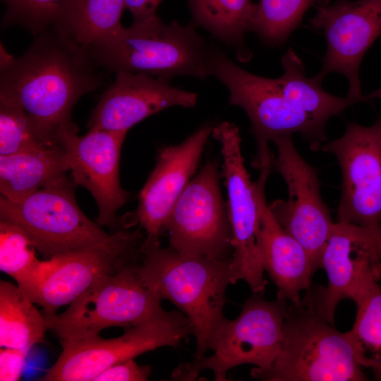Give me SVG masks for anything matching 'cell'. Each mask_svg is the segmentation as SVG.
<instances>
[{
	"label": "cell",
	"instance_id": "1",
	"mask_svg": "<svg viewBox=\"0 0 381 381\" xmlns=\"http://www.w3.org/2000/svg\"><path fill=\"white\" fill-rule=\"evenodd\" d=\"M0 101L21 108L47 145L73 123L78 100L102 83L103 74L86 48L65 30L52 27L36 35L19 57L1 44Z\"/></svg>",
	"mask_w": 381,
	"mask_h": 381
},
{
	"label": "cell",
	"instance_id": "2",
	"mask_svg": "<svg viewBox=\"0 0 381 381\" xmlns=\"http://www.w3.org/2000/svg\"><path fill=\"white\" fill-rule=\"evenodd\" d=\"M139 272L162 300H169L189 320L195 337V358L212 350L226 321L224 307L231 283V259L217 260L179 253L146 240L141 247Z\"/></svg>",
	"mask_w": 381,
	"mask_h": 381
},
{
	"label": "cell",
	"instance_id": "3",
	"mask_svg": "<svg viewBox=\"0 0 381 381\" xmlns=\"http://www.w3.org/2000/svg\"><path fill=\"white\" fill-rule=\"evenodd\" d=\"M95 65L109 72L145 73L170 80L179 75L205 79L208 50L193 24L164 23L157 14L121 27L86 48Z\"/></svg>",
	"mask_w": 381,
	"mask_h": 381
},
{
	"label": "cell",
	"instance_id": "4",
	"mask_svg": "<svg viewBox=\"0 0 381 381\" xmlns=\"http://www.w3.org/2000/svg\"><path fill=\"white\" fill-rule=\"evenodd\" d=\"M255 378L267 381H364L346 332L320 318L301 301L289 303L278 356L268 371Z\"/></svg>",
	"mask_w": 381,
	"mask_h": 381
},
{
	"label": "cell",
	"instance_id": "5",
	"mask_svg": "<svg viewBox=\"0 0 381 381\" xmlns=\"http://www.w3.org/2000/svg\"><path fill=\"white\" fill-rule=\"evenodd\" d=\"M208 74L214 75L228 89L229 104L242 108L251 123L257 143L254 162L258 168L271 163L268 143L293 133H300L318 150L327 140L325 123L291 105L283 96L277 79L253 74L235 64L223 52L209 48Z\"/></svg>",
	"mask_w": 381,
	"mask_h": 381
},
{
	"label": "cell",
	"instance_id": "6",
	"mask_svg": "<svg viewBox=\"0 0 381 381\" xmlns=\"http://www.w3.org/2000/svg\"><path fill=\"white\" fill-rule=\"evenodd\" d=\"M140 262L100 278L61 313H43L47 330L60 342L85 340L106 328L135 325L162 311V298L140 274Z\"/></svg>",
	"mask_w": 381,
	"mask_h": 381
},
{
	"label": "cell",
	"instance_id": "7",
	"mask_svg": "<svg viewBox=\"0 0 381 381\" xmlns=\"http://www.w3.org/2000/svg\"><path fill=\"white\" fill-rule=\"evenodd\" d=\"M288 301L266 300L264 292L253 293L241 306L238 316L226 320L210 356L194 358L172 372L175 380H195L200 372L211 370L216 381L226 380L229 370L252 364L251 376L271 369L283 341V326Z\"/></svg>",
	"mask_w": 381,
	"mask_h": 381
},
{
	"label": "cell",
	"instance_id": "8",
	"mask_svg": "<svg viewBox=\"0 0 381 381\" xmlns=\"http://www.w3.org/2000/svg\"><path fill=\"white\" fill-rule=\"evenodd\" d=\"M114 231L101 243L41 260L28 282L19 287L44 313L69 305L100 278L140 261L145 241L140 229Z\"/></svg>",
	"mask_w": 381,
	"mask_h": 381
},
{
	"label": "cell",
	"instance_id": "9",
	"mask_svg": "<svg viewBox=\"0 0 381 381\" xmlns=\"http://www.w3.org/2000/svg\"><path fill=\"white\" fill-rule=\"evenodd\" d=\"M73 179L65 176L19 202L0 197V220L17 225L45 259L107 240L111 234L78 206Z\"/></svg>",
	"mask_w": 381,
	"mask_h": 381
},
{
	"label": "cell",
	"instance_id": "10",
	"mask_svg": "<svg viewBox=\"0 0 381 381\" xmlns=\"http://www.w3.org/2000/svg\"><path fill=\"white\" fill-rule=\"evenodd\" d=\"M123 329V334L116 338L98 336L61 341L62 351L58 359L40 380L92 381L114 364L160 347H177L184 338L193 334L189 320L177 310H163Z\"/></svg>",
	"mask_w": 381,
	"mask_h": 381
},
{
	"label": "cell",
	"instance_id": "11",
	"mask_svg": "<svg viewBox=\"0 0 381 381\" xmlns=\"http://www.w3.org/2000/svg\"><path fill=\"white\" fill-rule=\"evenodd\" d=\"M217 159H210L188 183L166 224L169 247L183 255L231 258L232 233L220 188Z\"/></svg>",
	"mask_w": 381,
	"mask_h": 381
},
{
	"label": "cell",
	"instance_id": "12",
	"mask_svg": "<svg viewBox=\"0 0 381 381\" xmlns=\"http://www.w3.org/2000/svg\"><path fill=\"white\" fill-rule=\"evenodd\" d=\"M212 135L220 145L222 174L227 192L233 246L231 283L243 280L253 293L264 292L267 280L257 241L259 207L255 181L245 167L240 132L234 123L224 121L213 127Z\"/></svg>",
	"mask_w": 381,
	"mask_h": 381
},
{
	"label": "cell",
	"instance_id": "13",
	"mask_svg": "<svg viewBox=\"0 0 381 381\" xmlns=\"http://www.w3.org/2000/svg\"><path fill=\"white\" fill-rule=\"evenodd\" d=\"M272 143L277 148L272 168L284 180L288 198L269 205L281 226L307 250L315 272L321 268L322 253L334 224L320 194L318 171L298 153L291 136Z\"/></svg>",
	"mask_w": 381,
	"mask_h": 381
},
{
	"label": "cell",
	"instance_id": "14",
	"mask_svg": "<svg viewBox=\"0 0 381 381\" xmlns=\"http://www.w3.org/2000/svg\"><path fill=\"white\" fill-rule=\"evenodd\" d=\"M321 268L327 274V286L310 287L302 301L334 325L340 301H353L369 274L381 279V224L334 223L322 253Z\"/></svg>",
	"mask_w": 381,
	"mask_h": 381
},
{
	"label": "cell",
	"instance_id": "15",
	"mask_svg": "<svg viewBox=\"0 0 381 381\" xmlns=\"http://www.w3.org/2000/svg\"><path fill=\"white\" fill-rule=\"evenodd\" d=\"M320 149L336 157L341 172L338 222L381 224V116L369 126L348 123L340 138Z\"/></svg>",
	"mask_w": 381,
	"mask_h": 381
},
{
	"label": "cell",
	"instance_id": "16",
	"mask_svg": "<svg viewBox=\"0 0 381 381\" xmlns=\"http://www.w3.org/2000/svg\"><path fill=\"white\" fill-rule=\"evenodd\" d=\"M72 123L64 128L57 143L65 150L74 183L86 188L98 207L96 222L116 227L117 211L127 202L129 193L119 181V162L126 131L89 129L78 135Z\"/></svg>",
	"mask_w": 381,
	"mask_h": 381
},
{
	"label": "cell",
	"instance_id": "17",
	"mask_svg": "<svg viewBox=\"0 0 381 381\" xmlns=\"http://www.w3.org/2000/svg\"><path fill=\"white\" fill-rule=\"evenodd\" d=\"M312 25L322 30L327 52L315 78L322 82L337 72L349 81L347 96L362 97L359 68L363 56L381 35V0H338L318 6Z\"/></svg>",
	"mask_w": 381,
	"mask_h": 381
},
{
	"label": "cell",
	"instance_id": "18",
	"mask_svg": "<svg viewBox=\"0 0 381 381\" xmlns=\"http://www.w3.org/2000/svg\"><path fill=\"white\" fill-rule=\"evenodd\" d=\"M212 131L211 125H203L181 143L159 149L156 164L138 195L137 208L123 220V227L138 224L146 232V240H159L174 205L196 171Z\"/></svg>",
	"mask_w": 381,
	"mask_h": 381
},
{
	"label": "cell",
	"instance_id": "19",
	"mask_svg": "<svg viewBox=\"0 0 381 381\" xmlns=\"http://www.w3.org/2000/svg\"><path fill=\"white\" fill-rule=\"evenodd\" d=\"M169 79L127 71L116 73L87 121L89 129L126 131L171 107L196 105V93L171 86Z\"/></svg>",
	"mask_w": 381,
	"mask_h": 381
},
{
	"label": "cell",
	"instance_id": "20",
	"mask_svg": "<svg viewBox=\"0 0 381 381\" xmlns=\"http://www.w3.org/2000/svg\"><path fill=\"white\" fill-rule=\"evenodd\" d=\"M271 169L270 166L260 167L255 181L260 212V255L264 271L277 287V298L300 303V294L310 288L315 272L307 250L281 226L266 201L265 187Z\"/></svg>",
	"mask_w": 381,
	"mask_h": 381
},
{
	"label": "cell",
	"instance_id": "21",
	"mask_svg": "<svg viewBox=\"0 0 381 381\" xmlns=\"http://www.w3.org/2000/svg\"><path fill=\"white\" fill-rule=\"evenodd\" d=\"M68 162L57 143L40 149L0 155L1 196L19 202L37 190L66 176Z\"/></svg>",
	"mask_w": 381,
	"mask_h": 381
},
{
	"label": "cell",
	"instance_id": "22",
	"mask_svg": "<svg viewBox=\"0 0 381 381\" xmlns=\"http://www.w3.org/2000/svg\"><path fill=\"white\" fill-rule=\"evenodd\" d=\"M283 75L277 79L284 98L294 107L315 119L326 123L349 107L381 98V88L360 97H339L325 92L315 77H306L301 60L289 49L282 58Z\"/></svg>",
	"mask_w": 381,
	"mask_h": 381
},
{
	"label": "cell",
	"instance_id": "23",
	"mask_svg": "<svg viewBox=\"0 0 381 381\" xmlns=\"http://www.w3.org/2000/svg\"><path fill=\"white\" fill-rule=\"evenodd\" d=\"M20 288L0 282V346L28 350L47 330L43 313Z\"/></svg>",
	"mask_w": 381,
	"mask_h": 381
},
{
	"label": "cell",
	"instance_id": "24",
	"mask_svg": "<svg viewBox=\"0 0 381 381\" xmlns=\"http://www.w3.org/2000/svg\"><path fill=\"white\" fill-rule=\"evenodd\" d=\"M377 282L371 275L361 285L353 300L354 323L346 333L359 363L381 380V286Z\"/></svg>",
	"mask_w": 381,
	"mask_h": 381
},
{
	"label": "cell",
	"instance_id": "25",
	"mask_svg": "<svg viewBox=\"0 0 381 381\" xmlns=\"http://www.w3.org/2000/svg\"><path fill=\"white\" fill-rule=\"evenodd\" d=\"M193 21L224 43L241 48L251 30L255 4L251 0H188Z\"/></svg>",
	"mask_w": 381,
	"mask_h": 381
},
{
	"label": "cell",
	"instance_id": "26",
	"mask_svg": "<svg viewBox=\"0 0 381 381\" xmlns=\"http://www.w3.org/2000/svg\"><path fill=\"white\" fill-rule=\"evenodd\" d=\"M124 8L125 0H77L62 30L87 48L122 27Z\"/></svg>",
	"mask_w": 381,
	"mask_h": 381
},
{
	"label": "cell",
	"instance_id": "27",
	"mask_svg": "<svg viewBox=\"0 0 381 381\" xmlns=\"http://www.w3.org/2000/svg\"><path fill=\"white\" fill-rule=\"evenodd\" d=\"M2 25H19L37 35L52 27L63 29L77 0H1Z\"/></svg>",
	"mask_w": 381,
	"mask_h": 381
},
{
	"label": "cell",
	"instance_id": "28",
	"mask_svg": "<svg viewBox=\"0 0 381 381\" xmlns=\"http://www.w3.org/2000/svg\"><path fill=\"white\" fill-rule=\"evenodd\" d=\"M316 0H259L251 30L266 43L284 42Z\"/></svg>",
	"mask_w": 381,
	"mask_h": 381
},
{
	"label": "cell",
	"instance_id": "29",
	"mask_svg": "<svg viewBox=\"0 0 381 381\" xmlns=\"http://www.w3.org/2000/svg\"><path fill=\"white\" fill-rule=\"evenodd\" d=\"M35 250L22 229L0 220V270L13 277L19 287L28 282L40 263Z\"/></svg>",
	"mask_w": 381,
	"mask_h": 381
},
{
	"label": "cell",
	"instance_id": "30",
	"mask_svg": "<svg viewBox=\"0 0 381 381\" xmlns=\"http://www.w3.org/2000/svg\"><path fill=\"white\" fill-rule=\"evenodd\" d=\"M47 145H51L42 140L21 108L0 101V155L33 151Z\"/></svg>",
	"mask_w": 381,
	"mask_h": 381
},
{
	"label": "cell",
	"instance_id": "31",
	"mask_svg": "<svg viewBox=\"0 0 381 381\" xmlns=\"http://www.w3.org/2000/svg\"><path fill=\"white\" fill-rule=\"evenodd\" d=\"M150 373V365H141L130 359L106 368L92 381H146Z\"/></svg>",
	"mask_w": 381,
	"mask_h": 381
},
{
	"label": "cell",
	"instance_id": "32",
	"mask_svg": "<svg viewBox=\"0 0 381 381\" xmlns=\"http://www.w3.org/2000/svg\"><path fill=\"white\" fill-rule=\"evenodd\" d=\"M28 352L26 349L1 347V381H16L20 379Z\"/></svg>",
	"mask_w": 381,
	"mask_h": 381
},
{
	"label": "cell",
	"instance_id": "33",
	"mask_svg": "<svg viewBox=\"0 0 381 381\" xmlns=\"http://www.w3.org/2000/svg\"><path fill=\"white\" fill-rule=\"evenodd\" d=\"M162 0H125V8L131 13L133 22H139L156 14Z\"/></svg>",
	"mask_w": 381,
	"mask_h": 381
}]
</instances>
